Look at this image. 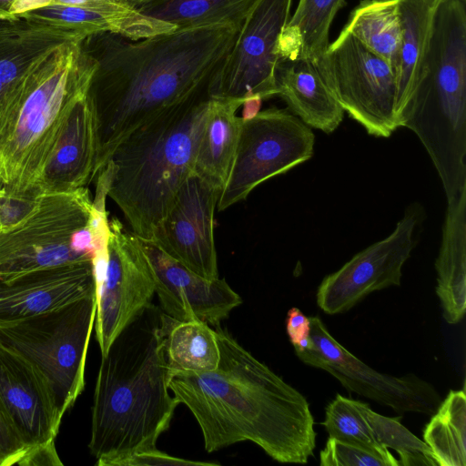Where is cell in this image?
Wrapping results in <instances>:
<instances>
[{
	"mask_svg": "<svg viewBox=\"0 0 466 466\" xmlns=\"http://www.w3.org/2000/svg\"><path fill=\"white\" fill-rule=\"evenodd\" d=\"M0 196L2 197V193H1V191H0Z\"/></svg>",
	"mask_w": 466,
	"mask_h": 466,
	"instance_id": "cell-42",
	"label": "cell"
},
{
	"mask_svg": "<svg viewBox=\"0 0 466 466\" xmlns=\"http://www.w3.org/2000/svg\"><path fill=\"white\" fill-rule=\"evenodd\" d=\"M20 466L63 465L56 450L55 441L29 448L16 463Z\"/></svg>",
	"mask_w": 466,
	"mask_h": 466,
	"instance_id": "cell-36",
	"label": "cell"
},
{
	"mask_svg": "<svg viewBox=\"0 0 466 466\" xmlns=\"http://www.w3.org/2000/svg\"><path fill=\"white\" fill-rule=\"evenodd\" d=\"M82 41L48 52L12 91L0 118V198H35L37 181L66 117L88 91L96 69Z\"/></svg>",
	"mask_w": 466,
	"mask_h": 466,
	"instance_id": "cell-5",
	"label": "cell"
},
{
	"mask_svg": "<svg viewBox=\"0 0 466 466\" xmlns=\"http://www.w3.org/2000/svg\"><path fill=\"white\" fill-rule=\"evenodd\" d=\"M220 358L203 373L170 371L168 388L202 431L208 452L250 441L282 463H307L317 432L307 399L257 360L220 325Z\"/></svg>",
	"mask_w": 466,
	"mask_h": 466,
	"instance_id": "cell-2",
	"label": "cell"
},
{
	"mask_svg": "<svg viewBox=\"0 0 466 466\" xmlns=\"http://www.w3.org/2000/svg\"><path fill=\"white\" fill-rule=\"evenodd\" d=\"M435 268L442 316L447 323L457 324L466 309V189L447 201Z\"/></svg>",
	"mask_w": 466,
	"mask_h": 466,
	"instance_id": "cell-22",
	"label": "cell"
},
{
	"mask_svg": "<svg viewBox=\"0 0 466 466\" xmlns=\"http://www.w3.org/2000/svg\"><path fill=\"white\" fill-rule=\"evenodd\" d=\"M418 215L415 208L407 209L388 237L326 276L317 290L318 306L329 315L343 313L371 292L400 286L402 267L415 246Z\"/></svg>",
	"mask_w": 466,
	"mask_h": 466,
	"instance_id": "cell-14",
	"label": "cell"
},
{
	"mask_svg": "<svg viewBox=\"0 0 466 466\" xmlns=\"http://www.w3.org/2000/svg\"><path fill=\"white\" fill-rule=\"evenodd\" d=\"M440 2L437 0L399 1L401 36L395 71L397 120L423 72L434 13Z\"/></svg>",
	"mask_w": 466,
	"mask_h": 466,
	"instance_id": "cell-24",
	"label": "cell"
},
{
	"mask_svg": "<svg viewBox=\"0 0 466 466\" xmlns=\"http://www.w3.org/2000/svg\"><path fill=\"white\" fill-rule=\"evenodd\" d=\"M345 0H299L278 42L279 58L317 61L327 50L329 29Z\"/></svg>",
	"mask_w": 466,
	"mask_h": 466,
	"instance_id": "cell-25",
	"label": "cell"
},
{
	"mask_svg": "<svg viewBox=\"0 0 466 466\" xmlns=\"http://www.w3.org/2000/svg\"><path fill=\"white\" fill-rule=\"evenodd\" d=\"M437 1H441V0H437ZM466 1V0H465Z\"/></svg>",
	"mask_w": 466,
	"mask_h": 466,
	"instance_id": "cell-43",
	"label": "cell"
},
{
	"mask_svg": "<svg viewBox=\"0 0 466 466\" xmlns=\"http://www.w3.org/2000/svg\"><path fill=\"white\" fill-rule=\"evenodd\" d=\"M363 410L377 441L399 453L400 466H438L430 447L400 423V417L379 414L365 402Z\"/></svg>",
	"mask_w": 466,
	"mask_h": 466,
	"instance_id": "cell-31",
	"label": "cell"
},
{
	"mask_svg": "<svg viewBox=\"0 0 466 466\" xmlns=\"http://www.w3.org/2000/svg\"><path fill=\"white\" fill-rule=\"evenodd\" d=\"M239 28L213 24L140 40L100 32L82 41L96 63L88 93L98 127L97 175L134 129L191 97L210 94Z\"/></svg>",
	"mask_w": 466,
	"mask_h": 466,
	"instance_id": "cell-1",
	"label": "cell"
},
{
	"mask_svg": "<svg viewBox=\"0 0 466 466\" xmlns=\"http://www.w3.org/2000/svg\"><path fill=\"white\" fill-rule=\"evenodd\" d=\"M243 100L212 97L198 144L193 175L221 192L232 167L243 119Z\"/></svg>",
	"mask_w": 466,
	"mask_h": 466,
	"instance_id": "cell-23",
	"label": "cell"
},
{
	"mask_svg": "<svg viewBox=\"0 0 466 466\" xmlns=\"http://www.w3.org/2000/svg\"><path fill=\"white\" fill-rule=\"evenodd\" d=\"M166 352L170 371L209 372L217 369L220 358L215 329L198 319L173 320Z\"/></svg>",
	"mask_w": 466,
	"mask_h": 466,
	"instance_id": "cell-28",
	"label": "cell"
},
{
	"mask_svg": "<svg viewBox=\"0 0 466 466\" xmlns=\"http://www.w3.org/2000/svg\"><path fill=\"white\" fill-rule=\"evenodd\" d=\"M319 459L321 466H390L380 455L332 437L328 439Z\"/></svg>",
	"mask_w": 466,
	"mask_h": 466,
	"instance_id": "cell-32",
	"label": "cell"
},
{
	"mask_svg": "<svg viewBox=\"0 0 466 466\" xmlns=\"http://www.w3.org/2000/svg\"><path fill=\"white\" fill-rule=\"evenodd\" d=\"M1 197V196H0ZM2 229V222H1V218H0V230Z\"/></svg>",
	"mask_w": 466,
	"mask_h": 466,
	"instance_id": "cell-41",
	"label": "cell"
},
{
	"mask_svg": "<svg viewBox=\"0 0 466 466\" xmlns=\"http://www.w3.org/2000/svg\"><path fill=\"white\" fill-rule=\"evenodd\" d=\"M86 187L40 194L17 222L0 230V280L53 267L93 261L97 250Z\"/></svg>",
	"mask_w": 466,
	"mask_h": 466,
	"instance_id": "cell-7",
	"label": "cell"
},
{
	"mask_svg": "<svg viewBox=\"0 0 466 466\" xmlns=\"http://www.w3.org/2000/svg\"><path fill=\"white\" fill-rule=\"evenodd\" d=\"M400 0H362L350 13L341 32L350 34L385 60L394 74L400 46Z\"/></svg>",
	"mask_w": 466,
	"mask_h": 466,
	"instance_id": "cell-27",
	"label": "cell"
},
{
	"mask_svg": "<svg viewBox=\"0 0 466 466\" xmlns=\"http://www.w3.org/2000/svg\"><path fill=\"white\" fill-rule=\"evenodd\" d=\"M255 0H124L137 12L175 25L189 28L213 24L241 26Z\"/></svg>",
	"mask_w": 466,
	"mask_h": 466,
	"instance_id": "cell-26",
	"label": "cell"
},
{
	"mask_svg": "<svg viewBox=\"0 0 466 466\" xmlns=\"http://www.w3.org/2000/svg\"><path fill=\"white\" fill-rule=\"evenodd\" d=\"M315 63L343 110L370 135L389 137L399 127L395 74L385 60L340 32Z\"/></svg>",
	"mask_w": 466,
	"mask_h": 466,
	"instance_id": "cell-9",
	"label": "cell"
},
{
	"mask_svg": "<svg viewBox=\"0 0 466 466\" xmlns=\"http://www.w3.org/2000/svg\"><path fill=\"white\" fill-rule=\"evenodd\" d=\"M314 141L311 129L284 109L268 108L243 120L218 210L245 200L264 181L309 160Z\"/></svg>",
	"mask_w": 466,
	"mask_h": 466,
	"instance_id": "cell-10",
	"label": "cell"
},
{
	"mask_svg": "<svg viewBox=\"0 0 466 466\" xmlns=\"http://www.w3.org/2000/svg\"><path fill=\"white\" fill-rule=\"evenodd\" d=\"M98 156L97 119L87 91L67 114L37 181L35 197L85 187L97 176Z\"/></svg>",
	"mask_w": 466,
	"mask_h": 466,
	"instance_id": "cell-18",
	"label": "cell"
},
{
	"mask_svg": "<svg viewBox=\"0 0 466 466\" xmlns=\"http://www.w3.org/2000/svg\"><path fill=\"white\" fill-rule=\"evenodd\" d=\"M277 95L308 126L332 133L344 110L325 84L315 61L279 58L276 67Z\"/></svg>",
	"mask_w": 466,
	"mask_h": 466,
	"instance_id": "cell-21",
	"label": "cell"
},
{
	"mask_svg": "<svg viewBox=\"0 0 466 466\" xmlns=\"http://www.w3.org/2000/svg\"><path fill=\"white\" fill-rule=\"evenodd\" d=\"M262 98L258 96H253L246 98L241 106H243L242 116L243 120L252 118L260 109Z\"/></svg>",
	"mask_w": 466,
	"mask_h": 466,
	"instance_id": "cell-38",
	"label": "cell"
},
{
	"mask_svg": "<svg viewBox=\"0 0 466 466\" xmlns=\"http://www.w3.org/2000/svg\"><path fill=\"white\" fill-rule=\"evenodd\" d=\"M53 5V0H15L10 8L11 18H17L21 15Z\"/></svg>",
	"mask_w": 466,
	"mask_h": 466,
	"instance_id": "cell-37",
	"label": "cell"
},
{
	"mask_svg": "<svg viewBox=\"0 0 466 466\" xmlns=\"http://www.w3.org/2000/svg\"><path fill=\"white\" fill-rule=\"evenodd\" d=\"M15 1L0 0V19H12L9 11Z\"/></svg>",
	"mask_w": 466,
	"mask_h": 466,
	"instance_id": "cell-39",
	"label": "cell"
},
{
	"mask_svg": "<svg viewBox=\"0 0 466 466\" xmlns=\"http://www.w3.org/2000/svg\"><path fill=\"white\" fill-rule=\"evenodd\" d=\"M139 240L153 269L155 293L161 310L171 319H198L215 327L241 304L239 295L224 279L203 278L171 258L153 241Z\"/></svg>",
	"mask_w": 466,
	"mask_h": 466,
	"instance_id": "cell-16",
	"label": "cell"
},
{
	"mask_svg": "<svg viewBox=\"0 0 466 466\" xmlns=\"http://www.w3.org/2000/svg\"><path fill=\"white\" fill-rule=\"evenodd\" d=\"M286 329L298 356L315 348L309 335V319L298 308H291L289 310Z\"/></svg>",
	"mask_w": 466,
	"mask_h": 466,
	"instance_id": "cell-34",
	"label": "cell"
},
{
	"mask_svg": "<svg viewBox=\"0 0 466 466\" xmlns=\"http://www.w3.org/2000/svg\"><path fill=\"white\" fill-rule=\"evenodd\" d=\"M220 191L190 176L151 239L171 258L208 279L218 278L214 215Z\"/></svg>",
	"mask_w": 466,
	"mask_h": 466,
	"instance_id": "cell-15",
	"label": "cell"
},
{
	"mask_svg": "<svg viewBox=\"0 0 466 466\" xmlns=\"http://www.w3.org/2000/svg\"><path fill=\"white\" fill-rule=\"evenodd\" d=\"M27 447L0 406V466L16 465Z\"/></svg>",
	"mask_w": 466,
	"mask_h": 466,
	"instance_id": "cell-33",
	"label": "cell"
},
{
	"mask_svg": "<svg viewBox=\"0 0 466 466\" xmlns=\"http://www.w3.org/2000/svg\"><path fill=\"white\" fill-rule=\"evenodd\" d=\"M94 1L99 2V3H105V4H118V5H126L124 4V0H94Z\"/></svg>",
	"mask_w": 466,
	"mask_h": 466,
	"instance_id": "cell-40",
	"label": "cell"
},
{
	"mask_svg": "<svg viewBox=\"0 0 466 466\" xmlns=\"http://www.w3.org/2000/svg\"><path fill=\"white\" fill-rule=\"evenodd\" d=\"M96 294L93 261L29 272L0 280V323L38 315Z\"/></svg>",
	"mask_w": 466,
	"mask_h": 466,
	"instance_id": "cell-19",
	"label": "cell"
},
{
	"mask_svg": "<svg viewBox=\"0 0 466 466\" xmlns=\"http://www.w3.org/2000/svg\"><path fill=\"white\" fill-rule=\"evenodd\" d=\"M292 0H255L248 12L210 96L240 99L277 96V46L290 16Z\"/></svg>",
	"mask_w": 466,
	"mask_h": 466,
	"instance_id": "cell-12",
	"label": "cell"
},
{
	"mask_svg": "<svg viewBox=\"0 0 466 466\" xmlns=\"http://www.w3.org/2000/svg\"><path fill=\"white\" fill-rule=\"evenodd\" d=\"M441 178L447 201L466 188V5L441 0L435 10L423 72L399 116Z\"/></svg>",
	"mask_w": 466,
	"mask_h": 466,
	"instance_id": "cell-6",
	"label": "cell"
},
{
	"mask_svg": "<svg viewBox=\"0 0 466 466\" xmlns=\"http://www.w3.org/2000/svg\"><path fill=\"white\" fill-rule=\"evenodd\" d=\"M210 101L209 93L200 94L145 122L116 145L100 170L107 196L137 238L152 239L193 175Z\"/></svg>",
	"mask_w": 466,
	"mask_h": 466,
	"instance_id": "cell-4",
	"label": "cell"
},
{
	"mask_svg": "<svg viewBox=\"0 0 466 466\" xmlns=\"http://www.w3.org/2000/svg\"><path fill=\"white\" fill-rule=\"evenodd\" d=\"M0 406L27 450L55 441L63 416L48 381L1 343Z\"/></svg>",
	"mask_w": 466,
	"mask_h": 466,
	"instance_id": "cell-17",
	"label": "cell"
},
{
	"mask_svg": "<svg viewBox=\"0 0 466 466\" xmlns=\"http://www.w3.org/2000/svg\"><path fill=\"white\" fill-rule=\"evenodd\" d=\"M309 319L315 349L302 357L304 363L326 370L349 391L397 412L432 415L437 410L441 399L431 384L412 374L394 377L371 369L338 342L319 316Z\"/></svg>",
	"mask_w": 466,
	"mask_h": 466,
	"instance_id": "cell-13",
	"label": "cell"
},
{
	"mask_svg": "<svg viewBox=\"0 0 466 466\" xmlns=\"http://www.w3.org/2000/svg\"><path fill=\"white\" fill-rule=\"evenodd\" d=\"M96 276V338L104 355L116 337L151 305L156 283L139 238L114 218L106 247L93 258Z\"/></svg>",
	"mask_w": 466,
	"mask_h": 466,
	"instance_id": "cell-11",
	"label": "cell"
},
{
	"mask_svg": "<svg viewBox=\"0 0 466 466\" xmlns=\"http://www.w3.org/2000/svg\"><path fill=\"white\" fill-rule=\"evenodd\" d=\"M86 37L70 27L22 17L0 19V118L12 91L37 60L64 43Z\"/></svg>",
	"mask_w": 466,
	"mask_h": 466,
	"instance_id": "cell-20",
	"label": "cell"
},
{
	"mask_svg": "<svg viewBox=\"0 0 466 466\" xmlns=\"http://www.w3.org/2000/svg\"><path fill=\"white\" fill-rule=\"evenodd\" d=\"M96 314V296L0 323V343L33 364L46 379L62 416L85 388L87 349Z\"/></svg>",
	"mask_w": 466,
	"mask_h": 466,
	"instance_id": "cell-8",
	"label": "cell"
},
{
	"mask_svg": "<svg viewBox=\"0 0 466 466\" xmlns=\"http://www.w3.org/2000/svg\"><path fill=\"white\" fill-rule=\"evenodd\" d=\"M141 465H217L214 462L184 460L170 456L155 449L149 451L132 454L122 460L118 466H141Z\"/></svg>",
	"mask_w": 466,
	"mask_h": 466,
	"instance_id": "cell-35",
	"label": "cell"
},
{
	"mask_svg": "<svg viewBox=\"0 0 466 466\" xmlns=\"http://www.w3.org/2000/svg\"><path fill=\"white\" fill-rule=\"evenodd\" d=\"M173 322L154 305L101 355L94 391L90 453L98 466L157 449L178 402L169 393L166 337Z\"/></svg>",
	"mask_w": 466,
	"mask_h": 466,
	"instance_id": "cell-3",
	"label": "cell"
},
{
	"mask_svg": "<svg viewBox=\"0 0 466 466\" xmlns=\"http://www.w3.org/2000/svg\"><path fill=\"white\" fill-rule=\"evenodd\" d=\"M438 466L466 465V396L450 390L423 431Z\"/></svg>",
	"mask_w": 466,
	"mask_h": 466,
	"instance_id": "cell-29",
	"label": "cell"
},
{
	"mask_svg": "<svg viewBox=\"0 0 466 466\" xmlns=\"http://www.w3.org/2000/svg\"><path fill=\"white\" fill-rule=\"evenodd\" d=\"M364 402L337 394L328 404L325 420L321 423L329 437L350 442L384 458L390 466H400V461L376 440L363 410Z\"/></svg>",
	"mask_w": 466,
	"mask_h": 466,
	"instance_id": "cell-30",
	"label": "cell"
}]
</instances>
